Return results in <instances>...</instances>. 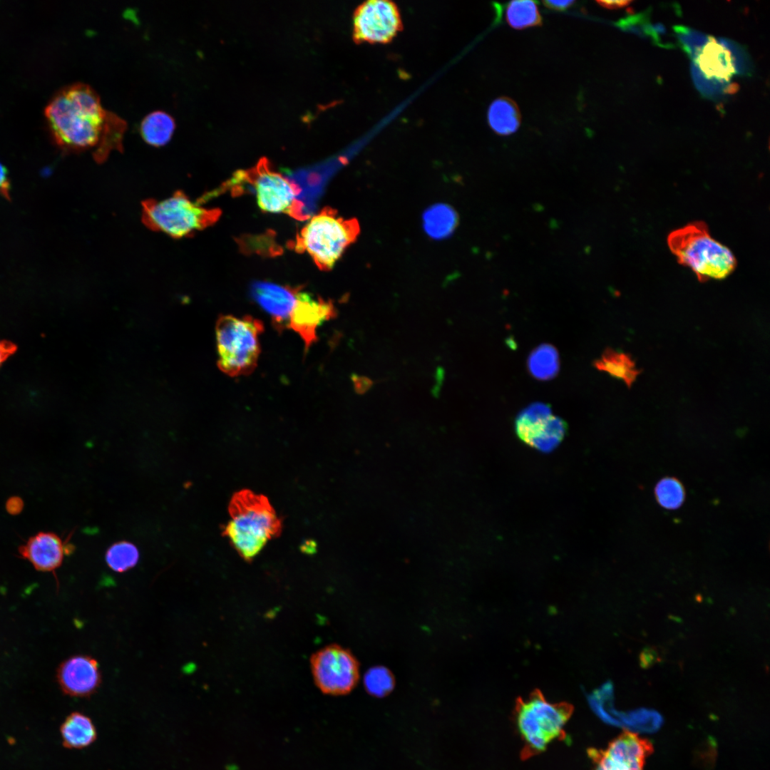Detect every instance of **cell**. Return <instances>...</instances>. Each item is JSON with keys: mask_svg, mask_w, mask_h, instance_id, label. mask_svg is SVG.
Returning <instances> with one entry per match:
<instances>
[{"mask_svg": "<svg viewBox=\"0 0 770 770\" xmlns=\"http://www.w3.org/2000/svg\"><path fill=\"white\" fill-rule=\"evenodd\" d=\"M61 690L73 697H88L101 683L98 662L92 657L76 655L63 661L57 669Z\"/></svg>", "mask_w": 770, "mask_h": 770, "instance_id": "obj_15", "label": "cell"}, {"mask_svg": "<svg viewBox=\"0 0 770 770\" xmlns=\"http://www.w3.org/2000/svg\"><path fill=\"white\" fill-rule=\"evenodd\" d=\"M488 123L496 134L509 135L519 128L521 115L516 103L508 97H500L490 105L487 113Z\"/></svg>", "mask_w": 770, "mask_h": 770, "instance_id": "obj_19", "label": "cell"}, {"mask_svg": "<svg viewBox=\"0 0 770 770\" xmlns=\"http://www.w3.org/2000/svg\"><path fill=\"white\" fill-rule=\"evenodd\" d=\"M657 502L667 510L679 508L685 499V491L682 483L676 478L664 477L660 479L654 488Z\"/></svg>", "mask_w": 770, "mask_h": 770, "instance_id": "obj_25", "label": "cell"}, {"mask_svg": "<svg viewBox=\"0 0 770 770\" xmlns=\"http://www.w3.org/2000/svg\"><path fill=\"white\" fill-rule=\"evenodd\" d=\"M565 422L552 414L549 405L535 403L522 411L515 421V431L525 443L542 451L554 448L563 438Z\"/></svg>", "mask_w": 770, "mask_h": 770, "instance_id": "obj_12", "label": "cell"}, {"mask_svg": "<svg viewBox=\"0 0 770 770\" xmlns=\"http://www.w3.org/2000/svg\"><path fill=\"white\" fill-rule=\"evenodd\" d=\"M10 183L7 168L0 163V193L5 197H9Z\"/></svg>", "mask_w": 770, "mask_h": 770, "instance_id": "obj_28", "label": "cell"}, {"mask_svg": "<svg viewBox=\"0 0 770 770\" xmlns=\"http://www.w3.org/2000/svg\"><path fill=\"white\" fill-rule=\"evenodd\" d=\"M675 31L692 59V73L697 88L707 96L736 91L734 76L746 74L749 63L742 48L731 41L704 35L684 26Z\"/></svg>", "mask_w": 770, "mask_h": 770, "instance_id": "obj_2", "label": "cell"}, {"mask_svg": "<svg viewBox=\"0 0 770 770\" xmlns=\"http://www.w3.org/2000/svg\"><path fill=\"white\" fill-rule=\"evenodd\" d=\"M667 245L677 262L689 267L700 282L724 279L736 267L734 254L711 236L703 221L673 230L667 236Z\"/></svg>", "mask_w": 770, "mask_h": 770, "instance_id": "obj_4", "label": "cell"}, {"mask_svg": "<svg viewBox=\"0 0 770 770\" xmlns=\"http://www.w3.org/2000/svg\"><path fill=\"white\" fill-rule=\"evenodd\" d=\"M364 684L371 695L381 697L387 695L394 689V678L387 668L374 667L366 672Z\"/></svg>", "mask_w": 770, "mask_h": 770, "instance_id": "obj_26", "label": "cell"}, {"mask_svg": "<svg viewBox=\"0 0 770 770\" xmlns=\"http://www.w3.org/2000/svg\"><path fill=\"white\" fill-rule=\"evenodd\" d=\"M45 115L57 144L71 150L93 149L98 163L112 150H121L125 121L106 110L89 86L64 88L47 106Z\"/></svg>", "mask_w": 770, "mask_h": 770, "instance_id": "obj_1", "label": "cell"}, {"mask_svg": "<svg viewBox=\"0 0 770 770\" xmlns=\"http://www.w3.org/2000/svg\"><path fill=\"white\" fill-rule=\"evenodd\" d=\"M355 391L358 394H364L371 386L372 381L367 377L354 375L352 376Z\"/></svg>", "mask_w": 770, "mask_h": 770, "instance_id": "obj_29", "label": "cell"}, {"mask_svg": "<svg viewBox=\"0 0 770 770\" xmlns=\"http://www.w3.org/2000/svg\"><path fill=\"white\" fill-rule=\"evenodd\" d=\"M263 323L252 316L220 317L216 324L217 366L232 377L251 374L260 354L259 337Z\"/></svg>", "mask_w": 770, "mask_h": 770, "instance_id": "obj_6", "label": "cell"}, {"mask_svg": "<svg viewBox=\"0 0 770 770\" xmlns=\"http://www.w3.org/2000/svg\"><path fill=\"white\" fill-rule=\"evenodd\" d=\"M402 29L397 6L388 0H369L353 16V36L358 43H387Z\"/></svg>", "mask_w": 770, "mask_h": 770, "instance_id": "obj_11", "label": "cell"}, {"mask_svg": "<svg viewBox=\"0 0 770 770\" xmlns=\"http://www.w3.org/2000/svg\"><path fill=\"white\" fill-rule=\"evenodd\" d=\"M314 681L324 694L349 693L359 679V664L346 649L337 645L315 652L310 660Z\"/></svg>", "mask_w": 770, "mask_h": 770, "instance_id": "obj_10", "label": "cell"}, {"mask_svg": "<svg viewBox=\"0 0 770 770\" xmlns=\"http://www.w3.org/2000/svg\"><path fill=\"white\" fill-rule=\"evenodd\" d=\"M175 128V122L170 114L162 111H155L143 119L140 132L147 143L160 147L170 141Z\"/></svg>", "mask_w": 770, "mask_h": 770, "instance_id": "obj_21", "label": "cell"}, {"mask_svg": "<svg viewBox=\"0 0 770 770\" xmlns=\"http://www.w3.org/2000/svg\"><path fill=\"white\" fill-rule=\"evenodd\" d=\"M298 289L267 281H255L251 285L250 292L252 299L269 314L274 328L282 332L288 329Z\"/></svg>", "mask_w": 770, "mask_h": 770, "instance_id": "obj_16", "label": "cell"}, {"mask_svg": "<svg viewBox=\"0 0 770 770\" xmlns=\"http://www.w3.org/2000/svg\"><path fill=\"white\" fill-rule=\"evenodd\" d=\"M575 3V1H543L544 6L555 11H565Z\"/></svg>", "mask_w": 770, "mask_h": 770, "instance_id": "obj_31", "label": "cell"}, {"mask_svg": "<svg viewBox=\"0 0 770 770\" xmlns=\"http://www.w3.org/2000/svg\"><path fill=\"white\" fill-rule=\"evenodd\" d=\"M228 510L230 520L222 535L246 561H251L269 540L280 534L281 520L262 495L250 490L236 492Z\"/></svg>", "mask_w": 770, "mask_h": 770, "instance_id": "obj_3", "label": "cell"}, {"mask_svg": "<svg viewBox=\"0 0 770 770\" xmlns=\"http://www.w3.org/2000/svg\"><path fill=\"white\" fill-rule=\"evenodd\" d=\"M337 311L331 301L315 297L299 287L297 301L291 312L288 329L297 333L304 343V349L317 341V330L324 322L334 318Z\"/></svg>", "mask_w": 770, "mask_h": 770, "instance_id": "obj_14", "label": "cell"}, {"mask_svg": "<svg viewBox=\"0 0 770 770\" xmlns=\"http://www.w3.org/2000/svg\"><path fill=\"white\" fill-rule=\"evenodd\" d=\"M359 224L325 207L312 217L297 235L295 250L306 252L322 270H329L357 238Z\"/></svg>", "mask_w": 770, "mask_h": 770, "instance_id": "obj_5", "label": "cell"}, {"mask_svg": "<svg viewBox=\"0 0 770 770\" xmlns=\"http://www.w3.org/2000/svg\"><path fill=\"white\" fill-rule=\"evenodd\" d=\"M651 742L632 732H624L605 749H589L593 770H643L652 752Z\"/></svg>", "mask_w": 770, "mask_h": 770, "instance_id": "obj_13", "label": "cell"}, {"mask_svg": "<svg viewBox=\"0 0 770 770\" xmlns=\"http://www.w3.org/2000/svg\"><path fill=\"white\" fill-rule=\"evenodd\" d=\"M143 222L150 229L174 238L188 237L217 222L218 209H207L192 202L183 191L161 200H147L142 203Z\"/></svg>", "mask_w": 770, "mask_h": 770, "instance_id": "obj_8", "label": "cell"}, {"mask_svg": "<svg viewBox=\"0 0 770 770\" xmlns=\"http://www.w3.org/2000/svg\"><path fill=\"white\" fill-rule=\"evenodd\" d=\"M139 558L137 546L127 540L114 543L107 549L105 555L108 566L117 573H123L135 567Z\"/></svg>", "mask_w": 770, "mask_h": 770, "instance_id": "obj_24", "label": "cell"}, {"mask_svg": "<svg viewBox=\"0 0 770 770\" xmlns=\"http://www.w3.org/2000/svg\"><path fill=\"white\" fill-rule=\"evenodd\" d=\"M656 660V652L651 649H645L640 655L641 665L647 667Z\"/></svg>", "mask_w": 770, "mask_h": 770, "instance_id": "obj_33", "label": "cell"}, {"mask_svg": "<svg viewBox=\"0 0 770 770\" xmlns=\"http://www.w3.org/2000/svg\"><path fill=\"white\" fill-rule=\"evenodd\" d=\"M24 508V502L18 496L9 498L6 503V509L11 515H16L21 512Z\"/></svg>", "mask_w": 770, "mask_h": 770, "instance_id": "obj_30", "label": "cell"}, {"mask_svg": "<svg viewBox=\"0 0 770 770\" xmlns=\"http://www.w3.org/2000/svg\"><path fill=\"white\" fill-rule=\"evenodd\" d=\"M242 174L253 185L257 205L262 211L284 213L298 220L306 218L302 214L303 205L297 200L301 189L272 170L267 160H260L255 167Z\"/></svg>", "mask_w": 770, "mask_h": 770, "instance_id": "obj_9", "label": "cell"}, {"mask_svg": "<svg viewBox=\"0 0 770 770\" xmlns=\"http://www.w3.org/2000/svg\"><path fill=\"white\" fill-rule=\"evenodd\" d=\"M64 747L81 749L91 746L97 739V730L92 719L79 712L71 713L60 727Z\"/></svg>", "mask_w": 770, "mask_h": 770, "instance_id": "obj_18", "label": "cell"}, {"mask_svg": "<svg viewBox=\"0 0 770 770\" xmlns=\"http://www.w3.org/2000/svg\"><path fill=\"white\" fill-rule=\"evenodd\" d=\"M73 548L53 533L40 532L31 537L19 551L37 570L51 572L61 565L64 557L71 554Z\"/></svg>", "mask_w": 770, "mask_h": 770, "instance_id": "obj_17", "label": "cell"}, {"mask_svg": "<svg viewBox=\"0 0 770 770\" xmlns=\"http://www.w3.org/2000/svg\"><path fill=\"white\" fill-rule=\"evenodd\" d=\"M505 19L509 26L523 29L540 26L542 17L535 1H513L507 4Z\"/></svg>", "mask_w": 770, "mask_h": 770, "instance_id": "obj_23", "label": "cell"}, {"mask_svg": "<svg viewBox=\"0 0 770 770\" xmlns=\"http://www.w3.org/2000/svg\"><path fill=\"white\" fill-rule=\"evenodd\" d=\"M632 1H597L602 7L608 9H618L628 6Z\"/></svg>", "mask_w": 770, "mask_h": 770, "instance_id": "obj_32", "label": "cell"}, {"mask_svg": "<svg viewBox=\"0 0 770 770\" xmlns=\"http://www.w3.org/2000/svg\"><path fill=\"white\" fill-rule=\"evenodd\" d=\"M593 365L597 370L622 380L628 388L631 387L641 373L640 370L636 369L635 363L629 354L611 348H607Z\"/></svg>", "mask_w": 770, "mask_h": 770, "instance_id": "obj_20", "label": "cell"}, {"mask_svg": "<svg viewBox=\"0 0 770 770\" xmlns=\"http://www.w3.org/2000/svg\"><path fill=\"white\" fill-rule=\"evenodd\" d=\"M17 346L15 344L6 341H0V366L10 356L16 352Z\"/></svg>", "mask_w": 770, "mask_h": 770, "instance_id": "obj_27", "label": "cell"}, {"mask_svg": "<svg viewBox=\"0 0 770 770\" xmlns=\"http://www.w3.org/2000/svg\"><path fill=\"white\" fill-rule=\"evenodd\" d=\"M572 714L566 704L548 702L535 694L516 706L515 719L524 743L520 757L527 759L543 752L555 739L565 737V725Z\"/></svg>", "mask_w": 770, "mask_h": 770, "instance_id": "obj_7", "label": "cell"}, {"mask_svg": "<svg viewBox=\"0 0 770 770\" xmlns=\"http://www.w3.org/2000/svg\"><path fill=\"white\" fill-rule=\"evenodd\" d=\"M528 369L533 376L539 380H549L559 371V355L556 349L543 344L535 349L528 360Z\"/></svg>", "mask_w": 770, "mask_h": 770, "instance_id": "obj_22", "label": "cell"}]
</instances>
